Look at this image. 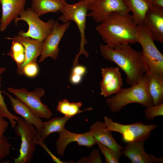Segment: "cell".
Wrapping results in <instances>:
<instances>
[{
	"mask_svg": "<svg viewBox=\"0 0 163 163\" xmlns=\"http://www.w3.org/2000/svg\"><path fill=\"white\" fill-rule=\"evenodd\" d=\"M129 12H117L111 14L96 28L103 40L110 47L122 44L137 42L138 25Z\"/></svg>",
	"mask_w": 163,
	"mask_h": 163,
	"instance_id": "obj_1",
	"label": "cell"
},
{
	"mask_svg": "<svg viewBox=\"0 0 163 163\" xmlns=\"http://www.w3.org/2000/svg\"><path fill=\"white\" fill-rule=\"evenodd\" d=\"M99 48L104 59L115 63L125 73L127 84H136L146 73L142 51H136L129 44H119L113 47L101 44Z\"/></svg>",
	"mask_w": 163,
	"mask_h": 163,
	"instance_id": "obj_2",
	"label": "cell"
},
{
	"mask_svg": "<svg viewBox=\"0 0 163 163\" xmlns=\"http://www.w3.org/2000/svg\"><path fill=\"white\" fill-rule=\"evenodd\" d=\"M105 101L113 113L119 111L123 107L132 103H139L145 107L153 105L148 89L146 73L138 83L129 88H121Z\"/></svg>",
	"mask_w": 163,
	"mask_h": 163,
	"instance_id": "obj_3",
	"label": "cell"
},
{
	"mask_svg": "<svg viewBox=\"0 0 163 163\" xmlns=\"http://www.w3.org/2000/svg\"><path fill=\"white\" fill-rule=\"evenodd\" d=\"M136 38L142 48V57L146 73L163 77V55L156 46L152 34L143 22L138 25Z\"/></svg>",
	"mask_w": 163,
	"mask_h": 163,
	"instance_id": "obj_4",
	"label": "cell"
},
{
	"mask_svg": "<svg viewBox=\"0 0 163 163\" xmlns=\"http://www.w3.org/2000/svg\"><path fill=\"white\" fill-rule=\"evenodd\" d=\"M88 10V4L81 0L74 4H70L67 3L60 11L62 14L59 16V20L63 23L70 21H74L77 25L80 33V48L78 53L76 56L73 62V65H74L78 64V58L81 54H83L87 57L89 56L88 53L84 48L85 45L87 43L85 31Z\"/></svg>",
	"mask_w": 163,
	"mask_h": 163,
	"instance_id": "obj_5",
	"label": "cell"
},
{
	"mask_svg": "<svg viewBox=\"0 0 163 163\" xmlns=\"http://www.w3.org/2000/svg\"><path fill=\"white\" fill-rule=\"evenodd\" d=\"M20 21L26 22L28 25L27 31L20 30L18 35L44 40L51 32L56 21L50 19L46 22L41 20L31 8H27L14 20L15 24Z\"/></svg>",
	"mask_w": 163,
	"mask_h": 163,
	"instance_id": "obj_6",
	"label": "cell"
},
{
	"mask_svg": "<svg viewBox=\"0 0 163 163\" xmlns=\"http://www.w3.org/2000/svg\"><path fill=\"white\" fill-rule=\"evenodd\" d=\"M14 128L15 134L20 137L21 142L19 155L17 158H13L14 163H31L37 144L35 139L38 135L37 131L33 125L20 118Z\"/></svg>",
	"mask_w": 163,
	"mask_h": 163,
	"instance_id": "obj_7",
	"label": "cell"
},
{
	"mask_svg": "<svg viewBox=\"0 0 163 163\" xmlns=\"http://www.w3.org/2000/svg\"><path fill=\"white\" fill-rule=\"evenodd\" d=\"M107 129L122 135L123 141L127 143L134 141L145 142L150 136L151 132L158 126L155 124L147 125L141 122L123 124L112 120L107 117H104Z\"/></svg>",
	"mask_w": 163,
	"mask_h": 163,
	"instance_id": "obj_8",
	"label": "cell"
},
{
	"mask_svg": "<svg viewBox=\"0 0 163 163\" xmlns=\"http://www.w3.org/2000/svg\"><path fill=\"white\" fill-rule=\"evenodd\" d=\"M7 89L24 103L37 116L47 119L52 116L50 110L40 100L45 93L43 89L36 88L33 91H29L24 88L15 89L9 87Z\"/></svg>",
	"mask_w": 163,
	"mask_h": 163,
	"instance_id": "obj_9",
	"label": "cell"
},
{
	"mask_svg": "<svg viewBox=\"0 0 163 163\" xmlns=\"http://www.w3.org/2000/svg\"><path fill=\"white\" fill-rule=\"evenodd\" d=\"M88 10L90 12L87 16L91 17L98 23L103 21L113 13L131 11L123 0H96L88 5Z\"/></svg>",
	"mask_w": 163,
	"mask_h": 163,
	"instance_id": "obj_10",
	"label": "cell"
},
{
	"mask_svg": "<svg viewBox=\"0 0 163 163\" xmlns=\"http://www.w3.org/2000/svg\"><path fill=\"white\" fill-rule=\"evenodd\" d=\"M70 24V21L62 24L55 21L51 32L44 41L38 62H41L49 57L54 60L57 59L60 51L59 45L60 41Z\"/></svg>",
	"mask_w": 163,
	"mask_h": 163,
	"instance_id": "obj_11",
	"label": "cell"
},
{
	"mask_svg": "<svg viewBox=\"0 0 163 163\" xmlns=\"http://www.w3.org/2000/svg\"><path fill=\"white\" fill-rule=\"evenodd\" d=\"M59 138L56 142V150L58 155L63 156L65 149L70 143L76 142L79 145L90 148L96 143L95 139L89 131L78 134L71 132L65 128L58 133Z\"/></svg>",
	"mask_w": 163,
	"mask_h": 163,
	"instance_id": "obj_12",
	"label": "cell"
},
{
	"mask_svg": "<svg viewBox=\"0 0 163 163\" xmlns=\"http://www.w3.org/2000/svg\"><path fill=\"white\" fill-rule=\"evenodd\" d=\"M101 73L100 94L105 97H110L122 88L123 81L120 69L117 66L102 68Z\"/></svg>",
	"mask_w": 163,
	"mask_h": 163,
	"instance_id": "obj_13",
	"label": "cell"
},
{
	"mask_svg": "<svg viewBox=\"0 0 163 163\" xmlns=\"http://www.w3.org/2000/svg\"><path fill=\"white\" fill-rule=\"evenodd\" d=\"M143 23L154 40L163 43V8L151 5L145 15Z\"/></svg>",
	"mask_w": 163,
	"mask_h": 163,
	"instance_id": "obj_14",
	"label": "cell"
},
{
	"mask_svg": "<svg viewBox=\"0 0 163 163\" xmlns=\"http://www.w3.org/2000/svg\"><path fill=\"white\" fill-rule=\"evenodd\" d=\"M90 132L95 140L111 149L119 160L123 148L117 142L111 131L107 129L104 122L96 121L91 126Z\"/></svg>",
	"mask_w": 163,
	"mask_h": 163,
	"instance_id": "obj_15",
	"label": "cell"
},
{
	"mask_svg": "<svg viewBox=\"0 0 163 163\" xmlns=\"http://www.w3.org/2000/svg\"><path fill=\"white\" fill-rule=\"evenodd\" d=\"M144 142L134 141L127 143L122 154L129 158L132 163H161L163 158L147 153L144 148Z\"/></svg>",
	"mask_w": 163,
	"mask_h": 163,
	"instance_id": "obj_16",
	"label": "cell"
},
{
	"mask_svg": "<svg viewBox=\"0 0 163 163\" xmlns=\"http://www.w3.org/2000/svg\"><path fill=\"white\" fill-rule=\"evenodd\" d=\"M26 0H2L0 30H5L9 24L25 10Z\"/></svg>",
	"mask_w": 163,
	"mask_h": 163,
	"instance_id": "obj_17",
	"label": "cell"
},
{
	"mask_svg": "<svg viewBox=\"0 0 163 163\" xmlns=\"http://www.w3.org/2000/svg\"><path fill=\"white\" fill-rule=\"evenodd\" d=\"M1 92L8 97L13 111L22 117L26 122L34 126L37 129L38 135L40 137L43 124V122L40 118L36 115L24 103L17 98H14L5 91H1Z\"/></svg>",
	"mask_w": 163,
	"mask_h": 163,
	"instance_id": "obj_18",
	"label": "cell"
},
{
	"mask_svg": "<svg viewBox=\"0 0 163 163\" xmlns=\"http://www.w3.org/2000/svg\"><path fill=\"white\" fill-rule=\"evenodd\" d=\"M6 38L20 43L25 49V59L23 63L18 68V71L27 64L37 61V58L41 55L44 40L35 39L18 35L12 37H7Z\"/></svg>",
	"mask_w": 163,
	"mask_h": 163,
	"instance_id": "obj_19",
	"label": "cell"
},
{
	"mask_svg": "<svg viewBox=\"0 0 163 163\" xmlns=\"http://www.w3.org/2000/svg\"><path fill=\"white\" fill-rule=\"evenodd\" d=\"M31 8L39 17L49 13L60 11L66 0H31Z\"/></svg>",
	"mask_w": 163,
	"mask_h": 163,
	"instance_id": "obj_20",
	"label": "cell"
},
{
	"mask_svg": "<svg viewBox=\"0 0 163 163\" xmlns=\"http://www.w3.org/2000/svg\"><path fill=\"white\" fill-rule=\"evenodd\" d=\"M147 75L148 89L153 105L163 104V77Z\"/></svg>",
	"mask_w": 163,
	"mask_h": 163,
	"instance_id": "obj_21",
	"label": "cell"
},
{
	"mask_svg": "<svg viewBox=\"0 0 163 163\" xmlns=\"http://www.w3.org/2000/svg\"><path fill=\"white\" fill-rule=\"evenodd\" d=\"M133 13L137 25L142 23L145 14L152 5L149 0H123Z\"/></svg>",
	"mask_w": 163,
	"mask_h": 163,
	"instance_id": "obj_22",
	"label": "cell"
},
{
	"mask_svg": "<svg viewBox=\"0 0 163 163\" xmlns=\"http://www.w3.org/2000/svg\"><path fill=\"white\" fill-rule=\"evenodd\" d=\"M71 118L65 116L56 117L48 121L43 122L40 139L43 142L50 134L55 132L58 133L61 131L65 128L66 123Z\"/></svg>",
	"mask_w": 163,
	"mask_h": 163,
	"instance_id": "obj_23",
	"label": "cell"
},
{
	"mask_svg": "<svg viewBox=\"0 0 163 163\" xmlns=\"http://www.w3.org/2000/svg\"><path fill=\"white\" fill-rule=\"evenodd\" d=\"M82 105L81 102H70L67 99H65L59 101L56 109L65 116L72 117L84 111L92 110V108L90 107L82 110L80 108Z\"/></svg>",
	"mask_w": 163,
	"mask_h": 163,
	"instance_id": "obj_24",
	"label": "cell"
},
{
	"mask_svg": "<svg viewBox=\"0 0 163 163\" xmlns=\"http://www.w3.org/2000/svg\"><path fill=\"white\" fill-rule=\"evenodd\" d=\"M5 55L10 56L16 63L18 68L24 62L25 58V50L20 43L12 41L10 51Z\"/></svg>",
	"mask_w": 163,
	"mask_h": 163,
	"instance_id": "obj_25",
	"label": "cell"
},
{
	"mask_svg": "<svg viewBox=\"0 0 163 163\" xmlns=\"http://www.w3.org/2000/svg\"><path fill=\"white\" fill-rule=\"evenodd\" d=\"M1 81L2 77L0 75V116L4 118H7L10 121L11 127L14 128L19 117L12 114L7 108L0 90Z\"/></svg>",
	"mask_w": 163,
	"mask_h": 163,
	"instance_id": "obj_26",
	"label": "cell"
},
{
	"mask_svg": "<svg viewBox=\"0 0 163 163\" xmlns=\"http://www.w3.org/2000/svg\"><path fill=\"white\" fill-rule=\"evenodd\" d=\"M95 141L101 152L104 157L106 163H119V160L117 158L114 152L111 149L96 140Z\"/></svg>",
	"mask_w": 163,
	"mask_h": 163,
	"instance_id": "obj_27",
	"label": "cell"
},
{
	"mask_svg": "<svg viewBox=\"0 0 163 163\" xmlns=\"http://www.w3.org/2000/svg\"><path fill=\"white\" fill-rule=\"evenodd\" d=\"M18 72L19 74L24 75L28 77H36L39 72L37 62H32L27 64Z\"/></svg>",
	"mask_w": 163,
	"mask_h": 163,
	"instance_id": "obj_28",
	"label": "cell"
},
{
	"mask_svg": "<svg viewBox=\"0 0 163 163\" xmlns=\"http://www.w3.org/2000/svg\"><path fill=\"white\" fill-rule=\"evenodd\" d=\"M145 108V116L148 120H153L156 117L163 116V104Z\"/></svg>",
	"mask_w": 163,
	"mask_h": 163,
	"instance_id": "obj_29",
	"label": "cell"
},
{
	"mask_svg": "<svg viewBox=\"0 0 163 163\" xmlns=\"http://www.w3.org/2000/svg\"><path fill=\"white\" fill-rule=\"evenodd\" d=\"M11 146L8 137L4 134L0 139V162L9 155Z\"/></svg>",
	"mask_w": 163,
	"mask_h": 163,
	"instance_id": "obj_30",
	"label": "cell"
},
{
	"mask_svg": "<svg viewBox=\"0 0 163 163\" xmlns=\"http://www.w3.org/2000/svg\"><path fill=\"white\" fill-rule=\"evenodd\" d=\"M77 163H102L103 161L99 150L93 149L88 157H83L79 160Z\"/></svg>",
	"mask_w": 163,
	"mask_h": 163,
	"instance_id": "obj_31",
	"label": "cell"
},
{
	"mask_svg": "<svg viewBox=\"0 0 163 163\" xmlns=\"http://www.w3.org/2000/svg\"><path fill=\"white\" fill-rule=\"evenodd\" d=\"M86 69L84 66L77 65L74 66L72 69V73H74L82 76L85 74L86 72Z\"/></svg>",
	"mask_w": 163,
	"mask_h": 163,
	"instance_id": "obj_32",
	"label": "cell"
},
{
	"mask_svg": "<svg viewBox=\"0 0 163 163\" xmlns=\"http://www.w3.org/2000/svg\"><path fill=\"white\" fill-rule=\"evenodd\" d=\"M9 125L8 122L0 116V139L6 132Z\"/></svg>",
	"mask_w": 163,
	"mask_h": 163,
	"instance_id": "obj_33",
	"label": "cell"
},
{
	"mask_svg": "<svg viewBox=\"0 0 163 163\" xmlns=\"http://www.w3.org/2000/svg\"><path fill=\"white\" fill-rule=\"evenodd\" d=\"M82 76L81 75L72 73L70 78L71 82L74 84H78L81 81Z\"/></svg>",
	"mask_w": 163,
	"mask_h": 163,
	"instance_id": "obj_34",
	"label": "cell"
},
{
	"mask_svg": "<svg viewBox=\"0 0 163 163\" xmlns=\"http://www.w3.org/2000/svg\"><path fill=\"white\" fill-rule=\"evenodd\" d=\"M150 2L153 5L163 8V0H150Z\"/></svg>",
	"mask_w": 163,
	"mask_h": 163,
	"instance_id": "obj_35",
	"label": "cell"
},
{
	"mask_svg": "<svg viewBox=\"0 0 163 163\" xmlns=\"http://www.w3.org/2000/svg\"><path fill=\"white\" fill-rule=\"evenodd\" d=\"M87 3L88 5L94 2L96 0H82Z\"/></svg>",
	"mask_w": 163,
	"mask_h": 163,
	"instance_id": "obj_36",
	"label": "cell"
},
{
	"mask_svg": "<svg viewBox=\"0 0 163 163\" xmlns=\"http://www.w3.org/2000/svg\"><path fill=\"white\" fill-rule=\"evenodd\" d=\"M6 68L4 67L0 68V75L2 74L6 70Z\"/></svg>",
	"mask_w": 163,
	"mask_h": 163,
	"instance_id": "obj_37",
	"label": "cell"
},
{
	"mask_svg": "<svg viewBox=\"0 0 163 163\" xmlns=\"http://www.w3.org/2000/svg\"><path fill=\"white\" fill-rule=\"evenodd\" d=\"M2 0H0V4H1Z\"/></svg>",
	"mask_w": 163,
	"mask_h": 163,
	"instance_id": "obj_38",
	"label": "cell"
},
{
	"mask_svg": "<svg viewBox=\"0 0 163 163\" xmlns=\"http://www.w3.org/2000/svg\"><path fill=\"white\" fill-rule=\"evenodd\" d=\"M150 1V0H149Z\"/></svg>",
	"mask_w": 163,
	"mask_h": 163,
	"instance_id": "obj_39",
	"label": "cell"
}]
</instances>
